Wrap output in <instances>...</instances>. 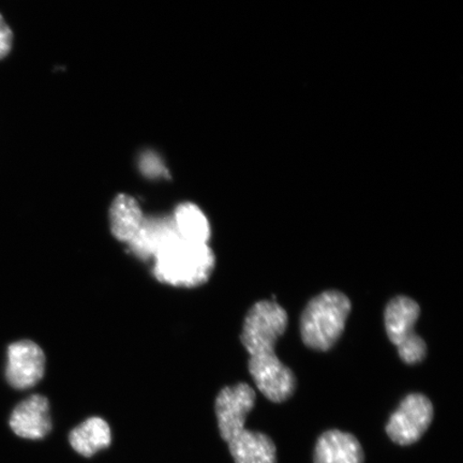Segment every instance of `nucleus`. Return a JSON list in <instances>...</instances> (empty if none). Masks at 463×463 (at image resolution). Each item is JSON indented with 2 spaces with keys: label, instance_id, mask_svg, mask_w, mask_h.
I'll return each mask as SVG.
<instances>
[{
  "label": "nucleus",
  "instance_id": "nucleus-1",
  "mask_svg": "<svg viewBox=\"0 0 463 463\" xmlns=\"http://www.w3.org/2000/svg\"><path fill=\"white\" fill-rule=\"evenodd\" d=\"M154 260L156 279L177 288L204 285L216 264L215 254L208 244L184 241L178 235L167 241Z\"/></svg>",
  "mask_w": 463,
  "mask_h": 463
},
{
  "label": "nucleus",
  "instance_id": "nucleus-2",
  "mask_svg": "<svg viewBox=\"0 0 463 463\" xmlns=\"http://www.w3.org/2000/svg\"><path fill=\"white\" fill-rule=\"evenodd\" d=\"M351 308L349 298L335 289L312 298L300 317L304 344L316 351L332 349L345 331Z\"/></svg>",
  "mask_w": 463,
  "mask_h": 463
},
{
  "label": "nucleus",
  "instance_id": "nucleus-3",
  "mask_svg": "<svg viewBox=\"0 0 463 463\" xmlns=\"http://www.w3.org/2000/svg\"><path fill=\"white\" fill-rule=\"evenodd\" d=\"M420 315V308L414 299L397 297L387 304L384 314L387 335L397 346L399 356L408 364H419L425 360L427 345L414 331Z\"/></svg>",
  "mask_w": 463,
  "mask_h": 463
},
{
  "label": "nucleus",
  "instance_id": "nucleus-4",
  "mask_svg": "<svg viewBox=\"0 0 463 463\" xmlns=\"http://www.w3.org/2000/svg\"><path fill=\"white\" fill-rule=\"evenodd\" d=\"M288 321L287 311L276 300H260L254 304L248 311L241 335L249 356L275 352Z\"/></svg>",
  "mask_w": 463,
  "mask_h": 463
},
{
  "label": "nucleus",
  "instance_id": "nucleus-5",
  "mask_svg": "<svg viewBox=\"0 0 463 463\" xmlns=\"http://www.w3.org/2000/svg\"><path fill=\"white\" fill-rule=\"evenodd\" d=\"M433 405L422 393H410L393 412L386 426L392 442L402 447L420 441L433 420Z\"/></svg>",
  "mask_w": 463,
  "mask_h": 463
},
{
  "label": "nucleus",
  "instance_id": "nucleus-6",
  "mask_svg": "<svg viewBox=\"0 0 463 463\" xmlns=\"http://www.w3.org/2000/svg\"><path fill=\"white\" fill-rule=\"evenodd\" d=\"M248 367L254 383L269 401L280 403L292 397L297 379L275 352L249 356Z\"/></svg>",
  "mask_w": 463,
  "mask_h": 463
},
{
  "label": "nucleus",
  "instance_id": "nucleus-7",
  "mask_svg": "<svg viewBox=\"0 0 463 463\" xmlns=\"http://www.w3.org/2000/svg\"><path fill=\"white\" fill-rule=\"evenodd\" d=\"M256 392L247 383L224 387L218 393L215 410L220 434L230 442L245 430L247 416L256 404Z\"/></svg>",
  "mask_w": 463,
  "mask_h": 463
},
{
  "label": "nucleus",
  "instance_id": "nucleus-8",
  "mask_svg": "<svg viewBox=\"0 0 463 463\" xmlns=\"http://www.w3.org/2000/svg\"><path fill=\"white\" fill-rule=\"evenodd\" d=\"M44 372V352L36 343L21 340L8 346L5 373L14 389H32L43 380Z\"/></svg>",
  "mask_w": 463,
  "mask_h": 463
},
{
  "label": "nucleus",
  "instance_id": "nucleus-9",
  "mask_svg": "<svg viewBox=\"0 0 463 463\" xmlns=\"http://www.w3.org/2000/svg\"><path fill=\"white\" fill-rule=\"evenodd\" d=\"M11 430L21 438L40 439L52 430L50 402L43 395H33L17 404L10 416Z\"/></svg>",
  "mask_w": 463,
  "mask_h": 463
},
{
  "label": "nucleus",
  "instance_id": "nucleus-10",
  "mask_svg": "<svg viewBox=\"0 0 463 463\" xmlns=\"http://www.w3.org/2000/svg\"><path fill=\"white\" fill-rule=\"evenodd\" d=\"M315 463H364L362 445L351 433L328 430L318 438Z\"/></svg>",
  "mask_w": 463,
  "mask_h": 463
},
{
  "label": "nucleus",
  "instance_id": "nucleus-11",
  "mask_svg": "<svg viewBox=\"0 0 463 463\" xmlns=\"http://www.w3.org/2000/svg\"><path fill=\"white\" fill-rule=\"evenodd\" d=\"M176 236L172 218L145 216L140 231L128 246L137 258L154 259L156 253Z\"/></svg>",
  "mask_w": 463,
  "mask_h": 463
},
{
  "label": "nucleus",
  "instance_id": "nucleus-12",
  "mask_svg": "<svg viewBox=\"0 0 463 463\" xmlns=\"http://www.w3.org/2000/svg\"><path fill=\"white\" fill-rule=\"evenodd\" d=\"M109 227L116 240L128 245L144 222L145 215L137 201L128 194H118L109 212Z\"/></svg>",
  "mask_w": 463,
  "mask_h": 463
},
{
  "label": "nucleus",
  "instance_id": "nucleus-13",
  "mask_svg": "<svg viewBox=\"0 0 463 463\" xmlns=\"http://www.w3.org/2000/svg\"><path fill=\"white\" fill-rule=\"evenodd\" d=\"M229 449L235 463H276V445L262 432L242 430L231 439Z\"/></svg>",
  "mask_w": 463,
  "mask_h": 463
},
{
  "label": "nucleus",
  "instance_id": "nucleus-14",
  "mask_svg": "<svg viewBox=\"0 0 463 463\" xmlns=\"http://www.w3.org/2000/svg\"><path fill=\"white\" fill-rule=\"evenodd\" d=\"M69 442L78 454L91 457L109 447L112 432L108 422L100 418H90L69 434Z\"/></svg>",
  "mask_w": 463,
  "mask_h": 463
},
{
  "label": "nucleus",
  "instance_id": "nucleus-15",
  "mask_svg": "<svg viewBox=\"0 0 463 463\" xmlns=\"http://www.w3.org/2000/svg\"><path fill=\"white\" fill-rule=\"evenodd\" d=\"M176 233L184 241L207 244L211 239V225L205 213L194 203L179 204L172 216Z\"/></svg>",
  "mask_w": 463,
  "mask_h": 463
},
{
  "label": "nucleus",
  "instance_id": "nucleus-16",
  "mask_svg": "<svg viewBox=\"0 0 463 463\" xmlns=\"http://www.w3.org/2000/svg\"><path fill=\"white\" fill-rule=\"evenodd\" d=\"M140 169L141 171L150 178L166 176L169 177V171L162 162L159 156L147 152L145 153L140 158Z\"/></svg>",
  "mask_w": 463,
  "mask_h": 463
},
{
  "label": "nucleus",
  "instance_id": "nucleus-17",
  "mask_svg": "<svg viewBox=\"0 0 463 463\" xmlns=\"http://www.w3.org/2000/svg\"><path fill=\"white\" fill-rule=\"evenodd\" d=\"M14 33L0 14V60H3L13 49Z\"/></svg>",
  "mask_w": 463,
  "mask_h": 463
}]
</instances>
